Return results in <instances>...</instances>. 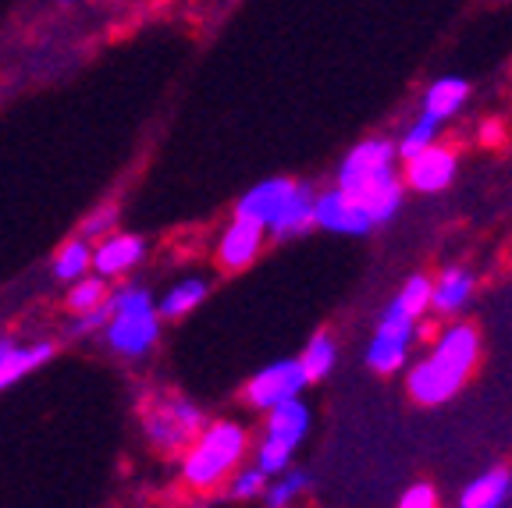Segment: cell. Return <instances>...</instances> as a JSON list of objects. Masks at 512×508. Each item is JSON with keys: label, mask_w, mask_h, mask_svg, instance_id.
I'll use <instances>...</instances> for the list:
<instances>
[{"label": "cell", "mask_w": 512, "mask_h": 508, "mask_svg": "<svg viewBox=\"0 0 512 508\" xmlns=\"http://www.w3.org/2000/svg\"><path fill=\"white\" fill-rule=\"evenodd\" d=\"M107 295H111V281L86 274V278L68 285V292H64V310H68V317H82V313H93L96 306H104Z\"/></svg>", "instance_id": "cell-23"}, {"label": "cell", "mask_w": 512, "mask_h": 508, "mask_svg": "<svg viewBox=\"0 0 512 508\" xmlns=\"http://www.w3.org/2000/svg\"><path fill=\"white\" fill-rule=\"evenodd\" d=\"M253 430L239 416L207 420L189 448L178 455V484L192 494H217L235 469L249 459Z\"/></svg>", "instance_id": "cell-3"}, {"label": "cell", "mask_w": 512, "mask_h": 508, "mask_svg": "<svg viewBox=\"0 0 512 508\" xmlns=\"http://www.w3.org/2000/svg\"><path fill=\"white\" fill-rule=\"evenodd\" d=\"M310 484H313L310 473H306V469H299V466H292V469H285L281 477L267 480L260 501H264V508H296L299 498L310 491Z\"/></svg>", "instance_id": "cell-22"}, {"label": "cell", "mask_w": 512, "mask_h": 508, "mask_svg": "<svg viewBox=\"0 0 512 508\" xmlns=\"http://www.w3.org/2000/svg\"><path fill=\"white\" fill-rule=\"evenodd\" d=\"M207 420V409L182 391H153L139 409V427H143L146 445L160 459H178L196 441V434L207 427Z\"/></svg>", "instance_id": "cell-5"}, {"label": "cell", "mask_w": 512, "mask_h": 508, "mask_svg": "<svg viewBox=\"0 0 512 508\" xmlns=\"http://www.w3.org/2000/svg\"><path fill=\"white\" fill-rule=\"evenodd\" d=\"M146 260V239L136 231H111L100 242H93V274L104 281L128 278Z\"/></svg>", "instance_id": "cell-13"}, {"label": "cell", "mask_w": 512, "mask_h": 508, "mask_svg": "<svg viewBox=\"0 0 512 508\" xmlns=\"http://www.w3.org/2000/svg\"><path fill=\"white\" fill-rule=\"evenodd\" d=\"M296 359H299V366H303V374L310 384L328 381L338 366V338L331 331H313L310 342L303 345V352H299Z\"/></svg>", "instance_id": "cell-20"}, {"label": "cell", "mask_w": 512, "mask_h": 508, "mask_svg": "<svg viewBox=\"0 0 512 508\" xmlns=\"http://www.w3.org/2000/svg\"><path fill=\"white\" fill-rule=\"evenodd\" d=\"M107 306H111V317L100 331L107 349L128 363L150 356L160 342V331H164V320L157 313V295L143 285H121L111 288Z\"/></svg>", "instance_id": "cell-4"}, {"label": "cell", "mask_w": 512, "mask_h": 508, "mask_svg": "<svg viewBox=\"0 0 512 508\" xmlns=\"http://www.w3.org/2000/svg\"><path fill=\"white\" fill-rule=\"evenodd\" d=\"M57 356L54 342H18V338H0V391L25 381L29 374L43 370Z\"/></svg>", "instance_id": "cell-15"}, {"label": "cell", "mask_w": 512, "mask_h": 508, "mask_svg": "<svg viewBox=\"0 0 512 508\" xmlns=\"http://www.w3.org/2000/svg\"><path fill=\"white\" fill-rule=\"evenodd\" d=\"M313 231H328V235H342V239H363L374 231L367 210L349 199L342 189H317L313 199Z\"/></svg>", "instance_id": "cell-9"}, {"label": "cell", "mask_w": 512, "mask_h": 508, "mask_svg": "<svg viewBox=\"0 0 512 508\" xmlns=\"http://www.w3.org/2000/svg\"><path fill=\"white\" fill-rule=\"evenodd\" d=\"M512 494V469L509 466H491L470 480L459 491L456 508H505Z\"/></svg>", "instance_id": "cell-19"}, {"label": "cell", "mask_w": 512, "mask_h": 508, "mask_svg": "<svg viewBox=\"0 0 512 508\" xmlns=\"http://www.w3.org/2000/svg\"><path fill=\"white\" fill-rule=\"evenodd\" d=\"M310 427H313V409L303 398H292V402H281V405H274V409H267L260 437L271 441V445L285 448V452H299V445L306 441Z\"/></svg>", "instance_id": "cell-14"}, {"label": "cell", "mask_w": 512, "mask_h": 508, "mask_svg": "<svg viewBox=\"0 0 512 508\" xmlns=\"http://www.w3.org/2000/svg\"><path fill=\"white\" fill-rule=\"evenodd\" d=\"M93 274V242H86L82 235L64 239L54 253V278L61 285H72V281Z\"/></svg>", "instance_id": "cell-21"}, {"label": "cell", "mask_w": 512, "mask_h": 508, "mask_svg": "<svg viewBox=\"0 0 512 508\" xmlns=\"http://www.w3.org/2000/svg\"><path fill=\"white\" fill-rule=\"evenodd\" d=\"M267 487V477L260 473V469L253 466V462H242L239 469H235L232 477H228V484L221 487V494L228 501H239V505H249V501H260V494H264Z\"/></svg>", "instance_id": "cell-25"}, {"label": "cell", "mask_w": 512, "mask_h": 508, "mask_svg": "<svg viewBox=\"0 0 512 508\" xmlns=\"http://www.w3.org/2000/svg\"><path fill=\"white\" fill-rule=\"evenodd\" d=\"M466 100H470V82H466L463 75H438L434 82H427L424 96H420V111L416 114H424L427 121L445 128L448 121L463 114Z\"/></svg>", "instance_id": "cell-16"}, {"label": "cell", "mask_w": 512, "mask_h": 508, "mask_svg": "<svg viewBox=\"0 0 512 508\" xmlns=\"http://www.w3.org/2000/svg\"><path fill=\"white\" fill-rule=\"evenodd\" d=\"M306 388H310V381H306L299 359L285 356V359H271V363H264L256 374H249L239 388V402L246 405L249 413L264 416L274 405L303 398Z\"/></svg>", "instance_id": "cell-7"}, {"label": "cell", "mask_w": 512, "mask_h": 508, "mask_svg": "<svg viewBox=\"0 0 512 508\" xmlns=\"http://www.w3.org/2000/svg\"><path fill=\"white\" fill-rule=\"evenodd\" d=\"M267 242L271 239H267L264 228H256V224L232 217L214 242V263L224 270V274H242V270H249L256 260H260V253H264Z\"/></svg>", "instance_id": "cell-11"}, {"label": "cell", "mask_w": 512, "mask_h": 508, "mask_svg": "<svg viewBox=\"0 0 512 508\" xmlns=\"http://www.w3.org/2000/svg\"><path fill=\"white\" fill-rule=\"evenodd\" d=\"M118 228H121V207L114 199H107V203H100V207H93L82 217L79 235L86 242H100L104 235H111V231H118Z\"/></svg>", "instance_id": "cell-26"}, {"label": "cell", "mask_w": 512, "mask_h": 508, "mask_svg": "<svg viewBox=\"0 0 512 508\" xmlns=\"http://www.w3.org/2000/svg\"><path fill=\"white\" fill-rule=\"evenodd\" d=\"M424 327H427V320L413 317V313L392 295V302H388L381 310V317H377L367 352H363V363H367L370 374H377V377L402 374L409 366V359H413V349H416V342H420Z\"/></svg>", "instance_id": "cell-6"}, {"label": "cell", "mask_w": 512, "mask_h": 508, "mask_svg": "<svg viewBox=\"0 0 512 508\" xmlns=\"http://www.w3.org/2000/svg\"><path fill=\"white\" fill-rule=\"evenodd\" d=\"M459 175V150L448 143H434L427 150H420L416 157L402 160V185L406 192H416V196H438L448 185L456 182Z\"/></svg>", "instance_id": "cell-8"}, {"label": "cell", "mask_w": 512, "mask_h": 508, "mask_svg": "<svg viewBox=\"0 0 512 508\" xmlns=\"http://www.w3.org/2000/svg\"><path fill=\"white\" fill-rule=\"evenodd\" d=\"M207 299H210V281L203 274H185V278H175L157 295V313L160 320H185L189 313L200 310Z\"/></svg>", "instance_id": "cell-18"}, {"label": "cell", "mask_w": 512, "mask_h": 508, "mask_svg": "<svg viewBox=\"0 0 512 508\" xmlns=\"http://www.w3.org/2000/svg\"><path fill=\"white\" fill-rule=\"evenodd\" d=\"M477 295V274L466 263H445L431 278V317L438 320H463Z\"/></svg>", "instance_id": "cell-12"}, {"label": "cell", "mask_w": 512, "mask_h": 508, "mask_svg": "<svg viewBox=\"0 0 512 508\" xmlns=\"http://www.w3.org/2000/svg\"><path fill=\"white\" fill-rule=\"evenodd\" d=\"M335 189H342L349 199H356L367 210L374 228L392 224L399 217V210L406 207V185L399 178L395 139L367 135L360 143H352L349 153L338 160Z\"/></svg>", "instance_id": "cell-2"}, {"label": "cell", "mask_w": 512, "mask_h": 508, "mask_svg": "<svg viewBox=\"0 0 512 508\" xmlns=\"http://www.w3.org/2000/svg\"><path fill=\"white\" fill-rule=\"evenodd\" d=\"M296 185H299V178H292V175L260 178V182L249 185V189L235 199L232 217H239V221H249V224H256V228L267 231L281 217V210L288 207V199H292Z\"/></svg>", "instance_id": "cell-10"}, {"label": "cell", "mask_w": 512, "mask_h": 508, "mask_svg": "<svg viewBox=\"0 0 512 508\" xmlns=\"http://www.w3.org/2000/svg\"><path fill=\"white\" fill-rule=\"evenodd\" d=\"M477 139H480V146H502V143H505V125H502L498 118L480 121Z\"/></svg>", "instance_id": "cell-29"}, {"label": "cell", "mask_w": 512, "mask_h": 508, "mask_svg": "<svg viewBox=\"0 0 512 508\" xmlns=\"http://www.w3.org/2000/svg\"><path fill=\"white\" fill-rule=\"evenodd\" d=\"M395 508H441V494H438V487L427 484V480H416L413 487H406V491L399 494Z\"/></svg>", "instance_id": "cell-28"}, {"label": "cell", "mask_w": 512, "mask_h": 508, "mask_svg": "<svg viewBox=\"0 0 512 508\" xmlns=\"http://www.w3.org/2000/svg\"><path fill=\"white\" fill-rule=\"evenodd\" d=\"M480 356H484V338L470 320H448L434 331V342L416 359H409L406 395L424 409L448 405L477 374Z\"/></svg>", "instance_id": "cell-1"}, {"label": "cell", "mask_w": 512, "mask_h": 508, "mask_svg": "<svg viewBox=\"0 0 512 508\" xmlns=\"http://www.w3.org/2000/svg\"><path fill=\"white\" fill-rule=\"evenodd\" d=\"M441 143V125H434V121H427L424 114H413V121H409L406 128L399 132V139H395V153H399V164L409 157H416L420 150H427V146Z\"/></svg>", "instance_id": "cell-24"}, {"label": "cell", "mask_w": 512, "mask_h": 508, "mask_svg": "<svg viewBox=\"0 0 512 508\" xmlns=\"http://www.w3.org/2000/svg\"><path fill=\"white\" fill-rule=\"evenodd\" d=\"M111 299V295H107ZM107 317H111V306H96L93 313H82V317H72L68 320V338H93V334L104 331Z\"/></svg>", "instance_id": "cell-27"}, {"label": "cell", "mask_w": 512, "mask_h": 508, "mask_svg": "<svg viewBox=\"0 0 512 508\" xmlns=\"http://www.w3.org/2000/svg\"><path fill=\"white\" fill-rule=\"evenodd\" d=\"M313 199H317V185L299 178L296 192L288 199V207L281 210L278 221L267 228V239L271 242H292V239H303L313 231Z\"/></svg>", "instance_id": "cell-17"}]
</instances>
